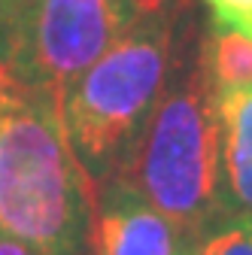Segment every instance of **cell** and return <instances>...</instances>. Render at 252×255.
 I'll return each mask as SVG.
<instances>
[{"label": "cell", "mask_w": 252, "mask_h": 255, "mask_svg": "<svg viewBox=\"0 0 252 255\" xmlns=\"http://www.w3.org/2000/svg\"><path fill=\"white\" fill-rule=\"evenodd\" d=\"M0 255H34L24 243H18V240H12V237H6V234H0Z\"/></svg>", "instance_id": "obj_11"}, {"label": "cell", "mask_w": 252, "mask_h": 255, "mask_svg": "<svg viewBox=\"0 0 252 255\" xmlns=\"http://www.w3.org/2000/svg\"><path fill=\"white\" fill-rule=\"evenodd\" d=\"M204 58L216 94L252 88V37L237 27L216 24L210 40L204 43Z\"/></svg>", "instance_id": "obj_7"}, {"label": "cell", "mask_w": 252, "mask_h": 255, "mask_svg": "<svg viewBox=\"0 0 252 255\" xmlns=\"http://www.w3.org/2000/svg\"><path fill=\"white\" fill-rule=\"evenodd\" d=\"M176 228L152 210L146 201L131 195L128 188L116 191V198L101 207L94 204L91 213V255H173Z\"/></svg>", "instance_id": "obj_5"}, {"label": "cell", "mask_w": 252, "mask_h": 255, "mask_svg": "<svg viewBox=\"0 0 252 255\" xmlns=\"http://www.w3.org/2000/svg\"><path fill=\"white\" fill-rule=\"evenodd\" d=\"M164 3L167 0H37L9 34L0 37V67L61 104L79 73L143 12Z\"/></svg>", "instance_id": "obj_4"}, {"label": "cell", "mask_w": 252, "mask_h": 255, "mask_svg": "<svg viewBox=\"0 0 252 255\" xmlns=\"http://www.w3.org/2000/svg\"><path fill=\"white\" fill-rule=\"evenodd\" d=\"M116 185L158 210L176 231H198L216 213L222 179V122L204 43L182 58Z\"/></svg>", "instance_id": "obj_3"}, {"label": "cell", "mask_w": 252, "mask_h": 255, "mask_svg": "<svg viewBox=\"0 0 252 255\" xmlns=\"http://www.w3.org/2000/svg\"><path fill=\"white\" fill-rule=\"evenodd\" d=\"M34 3L37 0H0V37L9 34V30L27 15V9Z\"/></svg>", "instance_id": "obj_10"}, {"label": "cell", "mask_w": 252, "mask_h": 255, "mask_svg": "<svg viewBox=\"0 0 252 255\" xmlns=\"http://www.w3.org/2000/svg\"><path fill=\"white\" fill-rule=\"evenodd\" d=\"M201 255H252V222L237 219L207 237Z\"/></svg>", "instance_id": "obj_8"}, {"label": "cell", "mask_w": 252, "mask_h": 255, "mask_svg": "<svg viewBox=\"0 0 252 255\" xmlns=\"http://www.w3.org/2000/svg\"><path fill=\"white\" fill-rule=\"evenodd\" d=\"M219 122L228 195L237 213L252 222V88L219 94Z\"/></svg>", "instance_id": "obj_6"}, {"label": "cell", "mask_w": 252, "mask_h": 255, "mask_svg": "<svg viewBox=\"0 0 252 255\" xmlns=\"http://www.w3.org/2000/svg\"><path fill=\"white\" fill-rule=\"evenodd\" d=\"M204 3L213 9L216 24L237 27L252 37V0H204Z\"/></svg>", "instance_id": "obj_9"}, {"label": "cell", "mask_w": 252, "mask_h": 255, "mask_svg": "<svg viewBox=\"0 0 252 255\" xmlns=\"http://www.w3.org/2000/svg\"><path fill=\"white\" fill-rule=\"evenodd\" d=\"M182 15V0L143 12L64 91V131L94 195L125 167L176 67Z\"/></svg>", "instance_id": "obj_2"}, {"label": "cell", "mask_w": 252, "mask_h": 255, "mask_svg": "<svg viewBox=\"0 0 252 255\" xmlns=\"http://www.w3.org/2000/svg\"><path fill=\"white\" fill-rule=\"evenodd\" d=\"M94 204L61 104L0 67V234L34 255H85Z\"/></svg>", "instance_id": "obj_1"}]
</instances>
